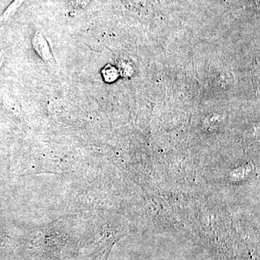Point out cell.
<instances>
[{
    "mask_svg": "<svg viewBox=\"0 0 260 260\" xmlns=\"http://www.w3.org/2000/svg\"><path fill=\"white\" fill-rule=\"evenodd\" d=\"M32 45L38 56L46 64L49 65L53 69L57 68V63L53 54L52 49L44 32L39 30L35 32L32 38Z\"/></svg>",
    "mask_w": 260,
    "mask_h": 260,
    "instance_id": "6da1fadb",
    "label": "cell"
},
{
    "mask_svg": "<svg viewBox=\"0 0 260 260\" xmlns=\"http://www.w3.org/2000/svg\"><path fill=\"white\" fill-rule=\"evenodd\" d=\"M102 75L107 83H113L119 77V71L112 65L108 64L103 69Z\"/></svg>",
    "mask_w": 260,
    "mask_h": 260,
    "instance_id": "7a4b0ae2",
    "label": "cell"
},
{
    "mask_svg": "<svg viewBox=\"0 0 260 260\" xmlns=\"http://www.w3.org/2000/svg\"><path fill=\"white\" fill-rule=\"evenodd\" d=\"M25 1V0H14V1L12 3V4L7 8V10H5L3 15H2L1 18H0V22L8 20V18H10L12 15L14 14L15 12L18 10V8L21 6L22 4H23Z\"/></svg>",
    "mask_w": 260,
    "mask_h": 260,
    "instance_id": "3957f363",
    "label": "cell"
},
{
    "mask_svg": "<svg viewBox=\"0 0 260 260\" xmlns=\"http://www.w3.org/2000/svg\"><path fill=\"white\" fill-rule=\"evenodd\" d=\"M90 0H71L72 5L76 8H82L86 6L90 3Z\"/></svg>",
    "mask_w": 260,
    "mask_h": 260,
    "instance_id": "277c9868",
    "label": "cell"
},
{
    "mask_svg": "<svg viewBox=\"0 0 260 260\" xmlns=\"http://www.w3.org/2000/svg\"><path fill=\"white\" fill-rule=\"evenodd\" d=\"M4 53L3 51L0 49V68H1L2 65L3 64V61H4Z\"/></svg>",
    "mask_w": 260,
    "mask_h": 260,
    "instance_id": "5b68a950",
    "label": "cell"
}]
</instances>
